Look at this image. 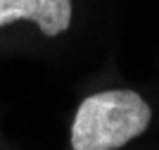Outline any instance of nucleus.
I'll return each instance as SVG.
<instances>
[{"mask_svg":"<svg viewBox=\"0 0 159 150\" xmlns=\"http://www.w3.org/2000/svg\"><path fill=\"white\" fill-rule=\"evenodd\" d=\"M150 124V105L133 91L95 93L81 103L71 126L74 150H116Z\"/></svg>","mask_w":159,"mask_h":150,"instance_id":"f257e3e1","label":"nucleus"},{"mask_svg":"<svg viewBox=\"0 0 159 150\" xmlns=\"http://www.w3.org/2000/svg\"><path fill=\"white\" fill-rule=\"evenodd\" d=\"M31 19L45 36H57L71 22V0H0V26Z\"/></svg>","mask_w":159,"mask_h":150,"instance_id":"f03ea898","label":"nucleus"}]
</instances>
